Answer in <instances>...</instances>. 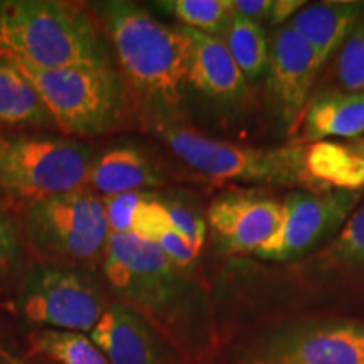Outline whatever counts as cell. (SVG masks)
<instances>
[{
  "mask_svg": "<svg viewBox=\"0 0 364 364\" xmlns=\"http://www.w3.org/2000/svg\"><path fill=\"white\" fill-rule=\"evenodd\" d=\"M102 270L115 300L139 312L172 348L186 356L194 351L201 290L189 272L135 235H110Z\"/></svg>",
  "mask_w": 364,
  "mask_h": 364,
  "instance_id": "6da1fadb",
  "label": "cell"
},
{
  "mask_svg": "<svg viewBox=\"0 0 364 364\" xmlns=\"http://www.w3.org/2000/svg\"><path fill=\"white\" fill-rule=\"evenodd\" d=\"M100 21L130 95L154 120H172L188 86L191 41L182 26H167L125 0L103 2Z\"/></svg>",
  "mask_w": 364,
  "mask_h": 364,
  "instance_id": "7a4b0ae2",
  "label": "cell"
},
{
  "mask_svg": "<svg viewBox=\"0 0 364 364\" xmlns=\"http://www.w3.org/2000/svg\"><path fill=\"white\" fill-rule=\"evenodd\" d=\"M0 53L39 70L112 65L93 17L63 0H0Z\"/></svg>",
  "mask_w": 364,
  "mask_h": 364,
  "instance_id": "3957f363",
  "label": "cell"
},
{
  "mask_svg": "<svg viewBox=\"0 0 364 364\" xmlns=\"http://www.w3.org/2000/svg\"><path fill=\"white\" fill-rule=\"evenodd\" d=\"M152 127L181 162L209 179L316 191L306 171L307 145L260 149L231 144L199 134L174 118L152 122Z\"/></svg>",
  "mask_w": 364,
  "mask_h": 364,
  "instance_id": "277c9868",
  "label": "cell"
},
{
  "mask_svg": "<svg viewBox=\"0 0 364 364\" xmlns=\"http://www.w3.org/2000/svg\"><path fill=\"white\" fill-rule=\"evenodd\" d=\"M21 231L39 263L90 272L102 267L110 240L103 199L90 188L24 204Z\"/></svg>",
  "mask_w": 364,
  "mask_h": 364,
  "instance_id": "5b68a950",
  "label": "cell"
},
{
  "mask_svg": "<svg viewBox=\"0 0 364 364\" xmlns=\"http://www.w3.org/2000/svg\"><path fill=\"white\" fill-rule=\"evenodd\" d=\"M11 59L33 83L54 127L66 135L78 139L105 135L127 113L130 93L113 65L39 70Z\"/></svg>",
  "mask_w": 364,
  "mask_h": 364,
  "instance_id": "8992f818",
  "label": "cell"
},
{
  "mask_svg": "<svg viewBox=\"0 0 364 364\" xmlns=\"http://www.w3.org/2000/svg\"><path fill=\"white\" fill-rule=\"evenodd\" d=\"M95 152L71 136L4 135L0 191L24 204L88 188Z\"/></svg>",
  "mask_w": 364,
  "mask_h": 364,
  "instance_id": "52a82bcc",
  "label": "cell"
},
{
  "mask_svg": "<svg viewBox=\"0 0 364 364\" xmlns=\"http://www.w3.org/2000/svg\"><path fill=\"white\" fill-rule=\"evenodd\" d=\"M108 306L95 272L48 263L31 268L17 294L21 314L41 329L91 332Z\"/></svg>",
  "mask_w": 364,
  "mask_h": 364,
  "instance_id": "ba28073f",
  "label": "cell"
},
{
  "mask_svg": "<svg viewBox=\"0 0 364 364\" xmlns=\"http://www.w3.org/2000/svg\"><path fill=\"white\" fill-rule=\"evenodd\" d=\"M361 201V193L294 189L282 199L284 220L257 257L273 262L297 260L338 235Z\"/></svg>",
  "mask_w": 364,
  "mask_h": 364,
  "instance_id": "9c48e42d",
  "label": "cell"
},
{
  "mask_svg": "<svg viewBox=\"0 0 364 364\" xmlns=\"http://www.w3.org/2000/svg\"><path fill=\"white\" fill-rule=\"evenodd\" d=\"M250 359L262 364H364V324L336 321L280 331Z\"/></svg>",
  "mask_w": 364,
  "mask_h": 364,
  "instance_id": "30bf717a",
  "label": "cell"
},
{
  "mask_svg": "<svg viewBox=\"0 0 364 364\" xmlns=\"http://www.w3.org/2000/svg\"><path fill=\"white\" fill-rule=\"evenodd\" d=\"M284 220L282 201L255 189H228L209 204L206 223L230 255H255Z\"/></svg>",
  "mask_w": 364,
  "mask_h": 364,
  "instance_id": "8fae6325",
  "label": "cell"
},
{
  "mask_svg": "<svg viewBox=\"0 0 364 364\" xmlns=\"http://www.w3.org/2000/svg\"><path fill=\"white\" fill-rule=\"evenodd\" d=\"M268 48L267 78L273 105L282 124L294 132L322 66L307 41L290 24L272 31Z\"/></svg>",
  "mask_w": 364,
  "mask_h": 364,
  "instance_id": "7c38bea8",
  "label": "cell"
},
{
  "mask_svg": "<svg viewBox=\"0 0 364 364\" xmlns=\"http://www.w3.org/2000/svg\"><path fill=\"white\" fill-rule=\"evenodd\" d=\"M90 339L110 364H172L166 339L139 312L118 300H112Z\"/></svg>",
  "mask_w": 364,
  "mask_h": 364,
  "instance_id": "4fadbf2b",
  "label": "cell"
},
{
  "mask_svg": "<svg viewBox=\"0 0 364 364\" xmlns=\"http://www.w3.org/2000/svg\"><path fill=\"white\" fill-rule=\"evenodd\" d=\"M295 144L307 145L334 139H361L364 135V93L324 90L312 95L304 108Z\"/></svg>",
  "mask_w": 364,
  "mask_h": 364,
  "instance_id": "5bb4252c",
  "label": "cell"
},
{
  "mask_svg": "<svg viewBox=\"0 0 364 364\" xmlns=\"http://www.w3.org/2000/svg\"><path fill=\"white\" fill-rule=\"evenodd\" d=\"M191 41L188 85L204 97L231 103L247 97L248 81L223 39L184 27Z\"/></svg>",
  "mask_w": 364,
  "mask_h": 364,
  "instance_id": "9a60e30c",
  "label": "cell"
},
{
  "mask_svg": "<svg viewBox=\"0 0 364 364\" xmlns=\"http://www.w3.org/2000/svg\"><path fill=\"white\" fill-rule=\"evenodd\" d=\"M364 22L363 0H326L307 4L289 22L316 53L318 65L334 54Z\"/></svg>",
  "mask_w": 364,
  "mask_h": 364,
  "instance_id": "2e32d148",
  "label": "cell"
},
{
  "mask_svg": "<svg viewBox=\"0 0 364 364\" xmlns=\"http://www.w3.org/2000/svg\"><path fill=\"white\" fill-rule=\"evenodd\" d=\"M164 184L162 172L136 145H117L95 157L88 188L100 198L139 193Z\"/></svg>",
  "mask_w": 364,
  "mask_h": 364,
  "instance_id": "e0dca14e",
  "label": "cell"
},
{
  "mask_svg": "<svg viewBox=\"0 0 364 364\" xmlns=\"http://www.w3.org/2000/svg\"><path fill=\"white\" fill-rule=\"evenodd\" d=\"M306 171L316 191H349L363 193L364 157L349 144H307Z\"/></svg>",
  "mask_w": 364,
  "mask_h": 364,
  "instance_id": "ac0fdd59",
  "label": "cell"
},
{
  "mask_svg": "<svg viewBox=\"0 0 364 364\" xmlns=\"http://www.w3.org/2000/svg\"><path fill=\"white\" fill-rule=\"evenodd\" d=\"M0 127L48 129L54 122L38 91L7 54L0 53Z\"/></svg>",
  "mask_w": 364,
  "mask_h": 364,
  "instance_id": "d6986e66",
  "label": "cell"
},
{
  "mask_svg": "<svg viewBox=\"0 0 364 364\" xmlns=\"http://www.w3.org/2000/svg\"><path fill=\"white\" fill-rule=\"evenodd\" d=\"M134 235L156 245L181 270L191 272L194 268L199 253H196L188 240L172 226L159 194L149 193V191L145 193L144 201L135 216Z\"/></svg>",
  "mask_w": 364,
  "mask_h": 364,
  "instance_id": "ffe728a7",
  "label": "cell"
},
{
  "mask_svg": "<svg viewBox=\"0 0 364 364\" xmlns=\"http://www.w3.org/2000/svg\"><path fill=\"white\" fill-rule=\"evenodd\" d=\"M221 39L247 81L265 78L270 59L265 27L233 12Z\"/></svg>",
  "mask_w": 364,
  "mask_h": 364,
  "instance_id": "44dd1931",
  "label": "cell"
},
{
  "mask_svg": "<svg viewBox=\"0 0 364 364\" xmlns=\"http://www.w3.org/2000/svg\"><path fill=\"white\" fill-rule=\"evenodd\" d=\"M31 351L56 364H110L83 332L36 329L29 334Z\"/></svg>",
  "mask_w": 364,
  "mask_h": 364,
  "instance_id": "7402d4cb",
  "label": "cell"
},
{
  "mask_svg": "<svg viewBox=\"0 0 364 364\" xmlns=\"http://www.w3.org/2000/svg\"><path fill=\"white\" fill-rule=\"evenodd\" d=\"M157 6L179 26L220 39L233 16L231 0H162Z\"/></svg>",
  "mask_w": 364,
  "mask_h": 364,
  "instance_id": "603a6c76",
  "label": "cell"
},
{
  "mask_svg": "<svg viewBox=\"0 0 364 364\" xmlns=\"http://www.w3.org/2000/svg\"><path fill=\"white\" fill-rule=\"evenodd\" d=\"M336 73L341 90L349 93H364V22L339 48Z\"/></svg>",
  "mask_w": 364,
  "mask_h": 364,
  "instance_id": "cb8c5ba5",
  "label": "cell"
},
{
  "mask_svg": "<svg viewBox=\"0 0 364 364\" xmlns=\"http://www.w3.org/2000/svg\"><path fill=\"white\" fill-rule=\"evenodd\" d=\"M159 198H161V203L167 216H169L172 226L188 240V243L194 248L196 253L201 252L204 240H206V220L186 203L172 198H162V196H159Z\"/></svg>",
  "mask_w": 364,
  "mask_h": 364,
  "instance_id": "d4e9b609",
  "label": "cell"
},
{
  "mask_svg": "<svg viewBox=\"0 0 364 364\" xmlns=\"http://www.w3.org/2000/svg\"><path fill=\"white\" fill-rule=\"evenodd\" d=\"M332 257L346 263H364V204L354 209L331 245Z\"/></svg>",
  "mask_w": 364,
  "mask_h": 364,
  "instance_id": "484cf974",
  "label": "cell"
},
{
  "mask_svg": "<svg viewBox=\"0 0 364 364\" xmlns=\"http://www.w3.org/2000/svg\"><path fill=\"white\" fill-rule=\"evenodd\" d=\"M147 191L102 198L110 235H134L135 216Z\"/></svg>",
  "mask_w": 364,
  "mask_h": 364,
  "instance_id": "4316f807",
  "label": "cell"
},
{
  "mask_svg": "<svg viewBox=\"0 0 364 364\" xmlns=\"http://www.w3.org/2000/svg\"><path fill=\"white\" fill-rule=\"evenodd\" d=\"M21 226L11 213L0 206V275H7L21 265Z\"/></svg>",
  "mask_w": 364,
  "mask_h": 364,
  "instance_id": "83f0119b",
  "label": "cell"
},
{
  "mask_svg": "<svg viewBox=\"0 0 364 364\" xmlns=\"http://www.w3.org/2000/svg\"><path fill=\"white\" fill-rule=\"evenodd\" d=\"M306 6L307 2H304V0H273L272 12L270 17H268L265 29L268 27V29L273 31L277 27L289 24Z\"/></svg>",
  "mask_w": 364,
  "mask_h": 364,
  "instance_id": "f1b7e54d",
  "label": "cell"
},
{
  "mask_svg": "<svg viewBox=\"0 0 364 364\" xmlns=\"http://www.w3.org/2000/svg\"><path fill=\"white\" fill-rule=\"evenodd\" d=\"M231 4H233V12L265 27L273 0H231Z\"/></svg>",
  "mask_w": 364,
  "mask_h": 364,
  "instance_id": "f546056e",
  "label": "cell"
},
{
  "mask_svg": "<svg viewBox=\"0 0 364 364\" xmlns=\"http://www.w3.org/2000/svg\"><path fill=\"white\" fill-rule=\"evenodd\" d=\"M349 145H351L354 150H364V136H361V139H356L354 142H349Z\"/></svg>",
  "mask_w": 364,
  "mask_h": 364,
  "instance_id": "4dcf8cb0",
  "label": "cell"
},
{
  "mask_svg": "<svg viewBox=\"0 0 364 364\" xmlns=\"http://www.w3.org/2000/svg\"><path fill=\"white\" fill-rule=\"evenodd\" d=\"M0 364H19V363L14 361L12 358L6 356V354H4V353H0Z\"/></svg>",
  "mask_w": 364,
  "mask_h": 364,
  "instance_id": "1f68e13d",
  "label": "cell"
},
{
  "mask_svg": "<svg viewBox=\"0 0 364 364\" xmlns=\"http://www.w3.org/2000/svg\"><path fill=\"white\" fill-rule=\"evenodd\" d=\"M240 364H262V363H257V361H252V359H247V361H241Z\"/></svg>",
  "mask_w": 364,
  "mask_h": 364,
  "instance_id": "d6a6232c",
  "label": "cell"
},
{
  "mask_svg": "<svg viewBox=\"0 0 364 364\" xmlns=\"http://www.w3.org/2000/svg\"><path fill=\"white\" fill-rule=\"evenodd\" d=\"M356 152H358V154H361V156L364 157V150H356Z\"/></svg>",
  "mask_w": 364,
  "mask_h": 364,
  "instance_id": "836d02e7",
  "label": "cell"
},
{
  "mask_svg": "<svg viewBox=\"0 0 364 364\" xmlns=\"http://www.w3.org/2000/svg\"><path fill=\"white\" fill-rule=\"evenodd\" d=\"M2 139H4V135H0V142H2Z\"/></svg>",
  "mask_w": 364,
  "mask_h": 364,
  "instance_id": "e575fe53",
  "label": "cell"
},
{
  "mask_svg": "<svg viewBox=\"0 0 364 364\" xmlns=\"http://www.w3.org/2000/svg\"><path fill=\"white\" fill-rule=\"evenodd\" d=\"M363 193H364V189H363Z\"/></svg>",
  "mask_w": 364,
  "mask_h": 364,
  "instance_id": "d590c367",
  "label": "cell"
}]
</instances>
